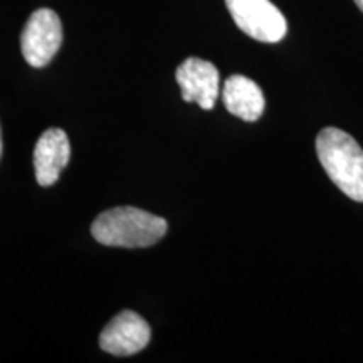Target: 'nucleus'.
<instances>
[{
    "label": "nucleus",
    "mask_w": 363,
    "mask_h": 363,
    "mask_svg": "<svg viewBox=\"0 0 363 363\" xmlns=\"http://www.w3.org/2000/svg\"><path fill=\"white\" fill-rule=\"evenodd\" d=\"M167 220L136 207H115L103 212L91 225V234L103 246L148 247L167 234Z\"/></svg>",
    "instance_id": "obj_1"
},
{
    "label": "nucleus",
    "mask_w": 363,
    "mask_h": 363,
    "mask_svg": "<svg viewBox=\"0 0 363 363\" xmlns=\"http://www.w3.org/2000/svg\"><path fill=\"white\" fill-rule=\"evenodd\" d=\"M318 160L337 187L355 202H363V150L352 135L333 128L316 138Z\"/></svg>",
    "instance_id": "obj_2"
},
{
    "label": "nucleus",
    "mask_w": 363,
    "mask_h": 363,
    "mask_svg": "<svg viewBox=\"0 0 363 363\" xmlns=\"http://www.w3.org/2000/svg\"><path fill=\"white\" fill-rule=\"evenodd\" d=\"M235 26L261 43H279L288 33L284 16L269 0H225Z\"/></svg>",
    "instance_id": "obj_3"
},
{
    "label": "nucleus",
    "mask_w": 363,
    "mask_h": 363,
    "mask_svg": "<svg viewBox=\"0 0 363 363\" xmlns=\"http://www.w3.org/2000/svg\"><path fill=\"white\" fill-rule=\"evenodd\" d=\"M62 44V26L51 9H39L29 17L21 35V49L26 61L44 67L52 61Z\"/></svg>",
    "instance_id": "obj_4"
},
{
    "label": "nucleus",
    "mask_w": 363,
    "mask_h": 363,
    "mask_svg": "<svg viewBox=\"0 0 363 363\" xmlns=\"http://www.w3.org/2000/svg\"><path fill=\"white\" fill-rule=\"evenodd\" d=\"M152 337L147 321L135 311H121L104 326L99 347L116 357H130L142 352Z\"/></svg>",
    "instance_id": "obj_5"
},
{
    "label": "nucleus",
    "mask_w": 363,
    "mask_h": 363,
    "mask_svg": "<svg viewBox=\"0 0 363 363\" xmlns=\"http://www.w3.org/2000/svg\"><path fill=\"white\" fill-rule=\"evenodd\" d=\"M175 78L184 101L197 103L202 110L214 108L219 96V71L212 62L189 57L177 67Z\"/></svg>",
    "instance_id": "obj_6"
},
{
    "label": "nucleus",
    "mask_w": 363,
    "mask_h": 363,
    "mask_svg": "<svg viewBox=\"0 0 363 363\" xmlns=\"http://www.w3.org/2000/svg\"><path fill=\"white\" fill-rule=\"evenodd\" d=\"M71 157L67 135L59 128H49L40 135L34 148V169L39 185H54Z\"/></svg>",
    "instance_id": "obj_7"
},
{
    "label": "nucleus",
    "mask_w": 363,
    "mask_h": 363,
    "mask_svg": "<svg viewBox=\"0 0 363 363\" xmlns=\"http://www.w3.org/2000/svg\"><path fill=\"white\" fill-rule=\"evenodd\" d=\"M222 99H224L227 111L244 121L259 120L264 113V94L259 86L246 76H230L222 89Z\"/></svg>",
    "instance_id": "obj_8"
},
{
    "label": "nucleus",
    "mask_w": 363,
    "mask_h": 363,
    "mask_svg": "<svg viewBox=\"0 0 363 363\" xmlns=\"http://www.w3.org/2000/svg\"><path fill=\"white\" fill-rule=\"evenodd\" d=\"M355 4L358 6V9L363 12V0H355Z\"/></svg>",
    "instance_id": "obj_9"
},
{
    "label": "nucleus",
    "mask_w": 363,
    "mask_h": 363,
    "mask_svg": "<svg viewBox=\"0 0 363 363\" xmlns=\"http://www.w3.org/2000/svg\"><path fill=\"white\" fill-rule=\"evenodd\" d=\"M0 155H2V133H0Z\"/></svg>",
    "instance_id": "obj_10"
}]
</instances>
